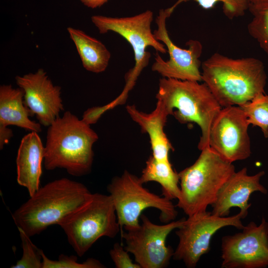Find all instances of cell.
Segmentation results:
<instances>
[{
	"label": "cell",
	"mask_w": 268,
	"mask_h": 268,
	"mask_svg": "<svg viewBox=\"0 0 268 268\" xmlns=\"http://www.w3.org/2000/svg\"><path fill=\"white\" fill-rule=\"evenodd\" d=\"M21 246L22 256L15 265L11 268H42V250L38 249L31 241L30 237L23 231L18 229Z\"/></svg>",
	"instance_id": "cb8c5ba5"
},
{
	"label": "cell",
	"mask_w": 268,
	"mask_h": 268,
	"mask_svg": "<svg viewBox=\"0 0 268 268\" xmlns=\"http://www.w3.org/2000/svg\"><path fill=\"white\" fill-rule=\"evenodd\" d=\"M201 66L202 81L222 107L240 106L265 93L267 76L258 59H233L215 53Z\"/></svg>",
	"instance_id": "6da1fadb"
},
{
	"label": "cell",
	"mask_w": 268,
	"mask_h": 268,
	"mask_svg": "<svg viewBox=\"0 0 268 268\" xmlns=\"http://www.w3.org/2000/svg\"><path fill=\"white\" fill-rule=\"evenodd\" d=\"M126 110L141 132L149 135L152 155L159 160H169V153L174 149L164 132L168 116L162 107L156 103L155 109L150 113L139 111L134 105H127Z\"/></svg>",
	"instance_id": "e0dca14e"
},
{
	"label": "cell",
	"mask_w": 268,
	"mask_h": 268,
	"mask_svg": "<svg viewBox=\"0 0 268 268\" xmlns=\"http://www.w3.org/2000/svg\"><path fill=\"white\" fill-rule=\"evenodd\" d=\"M24 90L11 85L0 86V125H14L30 132L42 131L39 123L31 120L33 116L24 102Z\"/></svg>",
	"instance_id": "ac0fdd59"
},
{
	"label": "cell",
	"mask_w": 268,
	"mask_h": 268,
	"mask_svg": "<svg viewBox=\"0 0 268 268\" xmlns=\"http://www.w3.org/2000/svg\"><path fill=\"white\" fill-rule=\"evenodd\" d=\"M91 193L83 184L67 178L40 187L12 214L18 229L29 237L38 235L82 205Z\"/></svg>",
	"instance_id": "7a4b0ae2"
},
{
	"label": "cell",
	"mask_w": 268,
	"mask_h": 268,
	"mask_svg": "<svg viewBox=\"0 0 268 268\" xmlns=\"http://www.w3.org/2000/svg\"><path fill=\"white\" fill-rule=\"evenodd\" d=\"M249 125L240 106L223 107L212 122L209 137V147L231 163L248 158L251 154L248 133Z\"/></svg>",
	"instance_id": "4fadbf2b"
},
{
	"label": "cell",
	"mask_w": 268,
	"mask_h": 268,
	"mask_svg": "<svg viewBox=\"0 0 268 268\" xmlns=\"http://www.w3.org/2000/svg\"><path fill=\"white\" fill-rule=\"evenodd\" d=\"M128 253L119 243H115L109 252L116 268H141L138 264L132 261Z\"/></svg>",
	"instance_id": "484cf974"
},
{
	"label": "cell",
	"mask_w": 268,
	"mask_h": 268,
	"mask_svg": "<svg viewBox=\"0 0 268 268\" xmlns=\"http://www.w3.org/2000/svg\"><path fill=\"white\" fill-rule=\"evenodd\" d=\"M85 6L91 8L100 7L109 0H79Z\"/></svg>",
	"instance_id": "83f0119b"
},
{
	"label": "cell",
	"mask_w": 268,
	"mask_h": 268,
	"mask_svg": "<svg viewBox=\"0 0 268 268\" xmlns=\"http://www.w3.org/2000/svg\"><path fill=\"white\" fill-rule=\"evenodd\" d=\"M143 185L139 177L125 170L108 185L121 229L138 227L142 212L148 207L158 209L160 220L163 222H170L177 217L178 212L171 200L150 192Z\"/></svg>",
	"instance_id": "ba28073f"
},
{
	"label": "cell",
	"mask_w": 268,
	"mask_h": 268,
	"mask_svg": "<svg viewBox=\"0 0 268 268\" xmlns=\"http://www.w3.org/2000/svg\"><path fill=\"white\" fill-rule=\"evenodd\" d=\"M264 171L249 175L244 167L235 172L221 188L215 201L211 205V212L217 216H227L232 207H237L240 211L248 214L251 203L248 201L252 193H267V190L260 183Z\"/></svg>",
	"instance_id": "9a60e30c"
},
{
	"label": "cell",
	"mask_w": 268,
	"mask_h": 268,
	"mask_svg": "<svg viewBox=\"0 0 268 268\" xmlns=\"http://www.w3.org/2000/svg\"><path fill=\"white\" fill-rule=\"evenodd\" d=\"M242 231L221 239V268H263L268 266V222L263 218Z\"/></svg>",
	"instance_id": "7c38bea8"
},
{
	"label": "cell",
	"mask_w": 268,
	"mask_h": 268,
	"mask_svg": "<svg viewBox=\"0 0 268 268\" xmlns=\"http://www.w3.org/2000/svg\"><path fill=\"white\" fill-rule=\"evenodd\" d=\"M140 218L141 224L122 234L125 249L134 255L141 268L167 267L174 252L171 246L166 245L167 237L171 231L181 227L185 219L158 225L143 214Z\"/></svg>",
	"instance_id": "30bf717a"
},
{
	"label": "cell",
	"mask_w": 268,
	"mask_h": 268,
	"mask_svg": "<svg viewBox=\"0 0 268 268\" xmlns=\"http://www.w3.org/2000/svg\"><path fill=\"white\" fill-rule=\"evenodd\" d=\"M189 0H194L204 9L212 8L217 2H222L223 12L230 19L243 16L249 5L248 0H177L170 7L174 11L180 3Z\"/></svg>",
	"instance_id": "603a6c76"
},
{
	"label": "cell",
	"mask_w": 268,
	"mask_h": 268,
	"mask_svg": "<svg viewBox=\"0 0 268 268\" xmlns=\"http://www.w3.org/2000/svg\"><path fill=\"white\" fill-rule=\"evenodd\" d=\"M16 84L24 92V102L39 123L49 127L64 109L60 86L55 85L42 68L35 73L15 77Z\"/></svg>",
	"instance_id": "5bb4252c"
},
{
	"label": "cell",
	"mask_w": 268,
	"mask_h": 268,
	"mask_svg": "<svg viewBox=\"0 0 268 268\" xmlns=\"http://www.w3.org/2000/svg\"><path fill=\"white\" fill-rule=\"evenodd\" d=\"M67 30L84 68L96 73L104 71L111 58V53L101 41L81 30L68 27Z\"/></svg>",
	"instance_id": "d6986e66"
},
{
	"label": "cell",
	"mask_w": 268,
	"mask_h": 268,
	"mask_svg": "<svg viewBox=\"0 0 268 268\" xmlns=\"http://www.w3.org/2000/svg\"><path fill=\"white\" fill-rule=\"evenodd\" d=\"M13 136L11 129L6 126L0 125V149L1 150L4 144L8 143L9 140Z\"/></svg>",
	"instance_id": "4316f807"
},
{
	"label": "cell",
	"mask_w": 268,
	"mask_h": 268,
	"mask_svg": "<svg viewBox=\"0 0 268 268\" xmlns=\"http://www.w3.org/2000/svg\"><path fill=\"white\" fill-rule=\"evenodd\" d=\"M153 18V13L150 10L129 17L95 15L91 17L100 34L109 31L117 33L130 44L134 51V66L125 74L126 84L121 94L111 102L113 108L125 102L139 75L148 65L151 54L146 50L147 48L151 47L157 52L163 54L167 53L164 44L157 40L152 32L151 25Z\"/></svg>",
	"instance_id": "8992f818"
},
{
	"label": "cell",
	"mask_w": 268,
	"mask_h": 268,
	"mask_svg": "<svg viewBox=\"0 0 268 268\" xmlns=\"http://www.w3.org/2000/svg\"><path fill=\"white\" fill-rule=\"evenodd\" d=\"M235 172L232 163L210 147L202 149L193 165L178 173L181 193L177 206L188 216L206 211Z\"/></svg>",
	"instance_id": "5b68a950"
},
{
	"label": "cell",
	"mask_w": 268,
	"mask_h": 268,
	"mask_svg": "<svg viewBox=\"0 0 268 268\" xmlns=\"http://www.w3.org/2000/svg\"><path fill=\"white\" fill-rule=\"evenodd\" d=\"M250 124L261 128L268 137V95L261 94L251 101L240 106Z\"/></svg>",
	"instance_id": "7402d4cb"
},
{
	"label": "cell",
	"mask_w": 268,
	"mask_h": 268,
	"mask_svg": "<svg viewBox=\"0 0 268 268\" xmlns=\"http://www.w3.org/2000/svg\"><path fill=\"white\" fill-rule=\"evenodd\" d=\"M139 179L143 184L151 181L159 183L162 196L169 200H178L180 197L179 174L173 170L169 160H159L150 155Z\"/></svg>",
	"instance_id": "ffe728a7"
},
{
	"label": "cell",
	"mask_w": 268,
	"mask_h": 268,
	"mask_svg": "<svg viewBox=\"0 0 268 268\" xmlns=\"http://www.w3.org/2000/svg\"><path fill=\"white\" fill-rule=\"evenodd\" d=\"M58 225L79 257L83 256L101 237L113 238L121 229L111 197L100 193L91 194Z\"/></svg>",
	"instance_id": "52a82bcc"
},
{
	"label": "cell",
	"mask_w": 268,
	"mask_h": 268,
	"mask_svg": "<svg viewBox=\"0 0 268 268\" xmlns=\"http://www.w3.org/2000/svg\"><path fill=\"white\" fill-rule=\"evenodd\" d=\"M97 133L82 119L66 111L48 127L44 165L47 170L63 168L73 176L87 175L91 170L92 147Z\"/></svg>",
	"instance_id": "3957f363"
},
{
	"label": "cell",
	"mask_w": 268,
	"mask_h": 268,
	"mask_svg": "<svg viewBox=\"0 0 268 268\" xmlns=\"http://www.w3.org/2000/svg\"><path fill=\"white\" fill-rule=\"evenodd\" d=\"M156 98L168 116H173L181 124L195 123L200 127L199 150L209 147L210 128L222 107L205 83L162 77Z\"/></svg>",
	"instance_id": "277c9868"
},
{
	"label": "cell",
	"mask_w": 268,
	"mask_h": 268,
	"mask_svg": "<svg viewBox=\"0 0 268 268\" xmlns=\"http://www.w3.org/2000/svg\"><path fill=\"white\" fill-rule=\"evenodd\" d=\"M249 3H258L261 2L268 1V0H248Z\"/></svg>",
	"instance_id": "f1b7e54d"
},
{
	"label": "cell",
	"mask_w": 268,
	"mask_h": 268,
	"mask_svg": "<svg viewBox=\"0 0 268 268\" xmlns=\"http://www.w3.org/2000/svg\"><path fill=\"white\" fill-rule=\"evenodd\" d=\"M247 214L240 211L234 215L221 217L206 210L188 216L175 232L179 243L173 258L182 261L187 268H195L201 257L209 252L213 235L226 226L242 230L244 225L241 220Z\"/></svg>",
	"instance_id": "9c48e42d"
},
{
	"label": "cell",
	"mask_w": 268,
	"mask_h": 268,
	"mask_svg": "<svg viewBox=\"0 0 268 268\" xmlns=\"http://www.w3.org/2000/svg\"><path fill=\"white\" fill-rule=\"evenodd\" d=\"M45 146L38 133L30 132L22 138L16 158L17 183L30 196L40 188Z\"/></svg>",
	"instance_id": "2e32d148"
},
{
	"label": "cell",
	"mask_w": 268,
	"mask_h": 268,
	"mask_svg": "<svg viewBox=\"0 0 268 268\" xmlns=\"http://www.w3.org/2000/svg\"><path fill=\"white\" fill-rule=\"evenodd\" d=\"M173 12L170 7L160 9L156 18L157 28L153 33L155 38L165 46L169 58L164 61L156 52L151 69L162 77L201 82L202 77L200 68L201 63L200 58L202 52V44L198 40H190L186 43L188 46L186 49L173 43L166 27V20Z\"/></svg>",
	"instance_id": "8fae6325"
},
{
	"label": "cell",
	"mask_w": 268,
	"mask_h": 268,
	"mask_svg": "<svg viewBox=\"0 0 268 268\" xmlns=\"http://www.w3.org/2000/svg\"><path fill=\"white\" fill-rule=\"evenodd\" d=\"M42 268H103L105 266L97 260L88 258L85 261L79 263L75 256L61 254L58 260H52L42 251Z\"/></svg>",
	"instance_id": "d4e9b609"
},
{
	"label": "cell",
	"mask_w": 268,
	"mask_h": 268,
	"mask_svg": "<svg viewBox=\"0 0 268 268\" xmlns=\"http://www.w3.org/2000/svg\"><path fill=\"white\" fill-rule=\"evenodd\" d=\"M248 9L253 15L248 25L249 34L268 55V1L249 3Z\"/></svg>",
	"instance_id": "44dd1931"
}]
</instances>
